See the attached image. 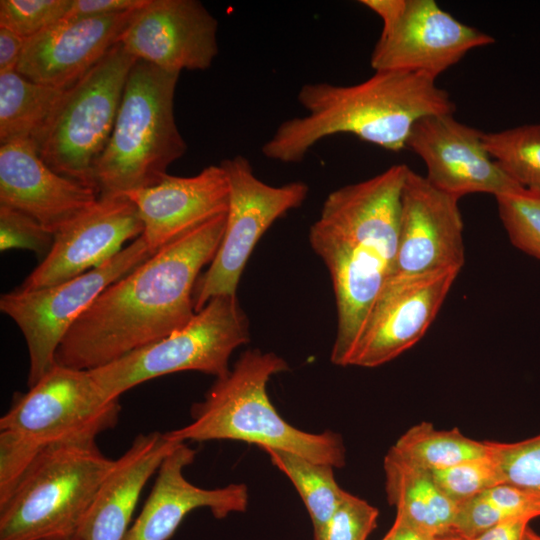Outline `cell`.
Instances as JSON below:
<instances>
[{
    "instance_id": "28",
    "label": "cell",
    "mask_w": 540,
    "mask_h": 540,
    "mask_svg": "<svg viewBox=\"0 0 540 540\" xmlns=\"http://www.w3.org/2000/svg\"><path fill=\"white\" fill-rule=\"evenodd\" d=\"M496 201L511 243L540 260V193L524 189L496 197Z\"/></svg>"
},
{
    "instance_id": "14",
    "label": "cell",
    "mask_w": 540,
    "mask_h": 540,
    "mask_svg": "<svg viewBox=\"0 0 540 540\" xmlns=\"http://www.w3.org/2000/svg\"><path fill=\"white\" fill-rule=\"evenodd\" d=\"M143 230L137 208L127 196L99 195L89 210L54 236L49 253L17 289L53 286L95 269L123 250L128 240L140 237Z\"/></svg>"
},
{
    "instance_id": "35",
    "label": "cell",
    "mask_w": 540,
    "mask_h": 540,
    "mask_svg": "<svg viewBox=\"0 0 540 540\" xmlns=\"http://www.w3.org/2000/svg\"><path fill=\"white\" fill-rule=\"evenodd\" d=\"M506 520L509 519L482 493L457 505L452 533L470 540Z\"/></svg>"
},
{
    "instance_id": "13",
    "label": "cell",
    "mask_w": 540,
    "mask_h": 540,
    "mask_svg": "<svg viewBox=\"0 0 540 540\" xmlns=\"http://www.w3.org/2000/svg\"><path fill=\"white\" fill-rule=\"evenodd\" d=\"M482 134L453 114L429 115L415 123L406 149L424 161L425 177L434 187L458 199L470 193L496 198L524 190L490 156Z\"/></svg>"
},
{
    "instance_id": "38",
    "label": "cell",
    "mask_w": 540,
    "mask_h": 540,
    "mask_svg": "<svg viewBox=\"0 0 540 540\" xmlns=\"http://www.w3.org/2000/svg\"><path fill=\"white\" fill-rule=\"evenodd\" d=\"M27 39L0 27V74L16 71Z\"/></svg>"
},
{
    "instance_id": "5",
    "label": "cell",
    "mask_w": 540,
    "mask_h": 540,
    "mask_svg": "<svg viewBox=\"0 0 540 540\" xmlns=\"http://www.w3.org/2000/svg\"><path fill=\"white\" fill-rule=\"evenodd\" d=\"M179 75L142 60L135 62L112 134L95 165L99 195L153 186L185 154L187 144L174 116Z\"/></svg>"
},
{
    "instance_id": "11",
    "label": "cell",
    "mask_w": 540,
    "mask_h": 540,
    "mask_svg": "<svg viewBox=\"0 0 540 540\" xmlns=\"http://www.w3.org/2000/svg\"><path fill=\"white\" fill-rule=\"evenodd\" d=\"M119 399L108 397L89 370L55 363L25 393H16L0 430L18 432L41 446L95 442L113 429Z\"/></svg>"
},
{
    "instance_id": "34",
    "label": "cell",
    "mask_w": 540,
    "mask_h": 540,
    "mask_svg": "<svg viewBox=\"0 0 540 540\" xmlns=\"http://www.w3.org/2000/svg\"><path fill=\"white\" fill-rule=\"evenodd\" d=\"M44 446L11 430H0V504L15 490Z\"/></svg>"
},
{
    "instance_id": "6",
    "label": "cell",
    "mask_w": 540,
    "mask_h": 540,
    "mask_svg": "<svg viewBox=\"0 0 540 540\" xmlns=\"http://www.w3.org/2000/svg\"><path fill=\"white\" fill-rule=\"evenodd\" d=\"M114 461L96 442L44 446L0 504V540L76 536Z\"/></svg>"
},
{
    "instance_id": "36",
    "label": "cell",
    "mask_w": 540,
    "mask_h": 540,
    "mask_svg": "<svg viewBox=\"0 0 540 540\" xmlns=\"http://www.w3.org/2000/svg\"><path fill=\"white\" fill-rule=\"evenodd\" d=\"M506 519L540 516V494L509 483H501L484 492Z\"/></svg>"
},
{
    "instance_id": "41",
    "label": "cell",
    "mask_w": 540,
    "mask_h": 540,
    "mask_svg": "<svg viewBox=\"0 0 540 540\" xmlns=\"http://www.w3.org/2000/svg\"><path fill=\"white\" fill-rule=\"evenodd\" d=\"M382 540H440L402 516L396 515L395 521Z\"/></svg>"
},
{
    "instance_id": "43",
    "label": "cell",
    "mask_w": 540,
    "mask_h": 540,
    "mask_svg": "<svg viewBox=\"0 0 540 540\" xmlns=\"http://www.w3.org/2000/svg\"><path fill=\"white\" fill-rule=\"evenodd\" d=\"M440 540H467L454 533H449L444 536H440Z\"/></svg>"
},
{
    "instance_id": "27",
    "label": "cell",
    "mask_w": 540,
    "mask_h": 540,
    "mask_svg": "<svg viewBox=\"0 0 540 540\" xmlns=\"http://www.w3.org/2000/svg\"><path fill=\"white\" fill-rule=\"evenodd\" d=\"M494 161L523 188L540 193V124L482 134Z\"/></svg>"
},
{
    "instance_id": "42",
    "label": "cell",
    "mask_w": 540,
    "mask_h": 540,
    "mask_svg": "<svg viewBox=\"0 0 540 540\" xmlns=\"http://www.w3.org/2000/svg\"><path fill=\"white\" fill-rule=\"evenodd\" d=\"M522 540H540V535L535 533L529 526L525 530Z\"/></svg>"
},
{
    "instance_id": "24",
    "label": "cell",
    "mask_w": 540,
    "mask_h": 540,
    "mask_svg": "<svg viewBox=\"0 0 540 540\" xmlns=\"http://www.w3.org/2000/svg\"><path fill=\"white\" fill-rule=\"evenodd\" d=\"M68 88L36 83L17 71L0 74L1 144L31 140L36 145Z\"/></svg>"
},
{
    "instance_id": "8",
    "label": "cell",
    "mask_w": 540,
    "mask_h": 540,
    "mask_svg": "<svg viewBox=\"0 0 540 540\" xmlns=\"http://www.w3.org/2000/svg\"><path fill=\"white\" fill-rule=\"evenodd\" d=\"M136 61L119 42L67 89L36 143L40 157L52 170L98 192L95 165L112 134Z\"/></svg>"
},
{
    "instance_id": "33",
    "label": "cell",
    "mask_w": 540,
    "mask_h": 540,
    "mask_svg": "<svg viewBox=\"0 0 540 540\" xmlns=\"http://www.w3.org/2000/svg\"><path fill=\"white\" fill-rule=\"evenodd\" d=\"M54 235L29 215L0 205V249H27L44 257L49 253Z\"/></svg>"
},
{
    "instance_id": "26",
    "label": "cell",
    "mask_w": 540,
    "mask_h": 540,
    "mask_svg": "<svg viewBox=\"0 0 540 540\" xmlns=\"http://www.w3.org/2000/svg\"><path fill=\"white\" fill-rule=\"evenodd\" d=\"M272 464L295 486L318 532L332 516L345 490L335 480L334 467L318 463L297 454L267 448Z\"/></svg>"
},
{
    "instance_id": "30",
    "label": "cell",
    "mask_w": 540,
    "mask_h": 540,
    "mask_svg": "<svg viewBox=\"0 0 540 540\" xmlns=\"http://www.w3.org/2000/svg\"><path fill=\"white\" fill-rule=\"evenodd\" d=\"M503 482L540 494V434L517 442L487 441Z\"/></svg>"
},
{
    "instance_id": "19",
    "label": "cell",
    "mask_w": 540,
    "mask_h": 540,
    "mask_svg": "<svg viewBox=\"0 0 540 540\" xmlns=\"http://www.w3.org/2000/svg\"><path fill=\"white\" fill-rule=\"evenodd\" d=\"M137 11L64 18L27 39L16 71L36 83L68 88L120 42Z\"/></svg>"
},
{
    "instance_id": "16",
    "label": "cell",
    "mask_w": 540,
    "mask_h": 540,
    "mask_svg": "<svg viewBox=\"0 0 540 540\" xmlns=\"http://www.w3.org/2000/svg\"><path fill=\"white\" fill-rule=\"evenodd\" d=\"M458 200L409 168L401 193L398 251L393 275L413 276L448 269L461 271L465 249Z\"/></svg>"
},
{
    "instance_id": "37",
    "label": "cell",
    "mask_w": 540,
    "mask_h": 540,
    "mask_svg": "<svg viewBox=\"0 0 540 540\" xmlns=\"http://www.w3.org/2000/svg\"><path fill=\"white\" fill-rule=\"evenodd\" d=\"M149 0H72L65 18L107 16L139 10Z\"/></svg>"
},
{
    "instance_id": "17",
    "label": "cell",
    "mask_w": 540,
    "mask_h": 540,
    "mask_svg": "<svg viewBox=\"0 0 540 540\" xmlns=\"http://www.w3.org/2000/svg\"><path fill=\"white\" fill-rule=\"evenodd\" d=\"M217 29V19L198 0H149L120 43L137 60L165 71H203L218 54Z\"/></svg>"
},
{
    "instance_id": "9",
    "label": "cell",
    "mask_w": 540,
    "mask_h": 540,
    "mask_svg": "<svg viewBox=\"0 0 540 540\" xmlns=\"http://www.w3.org/2000/svg\"><path fill=\"white\" fill-rule=\"evenodd\" d=\"M220 165L229 189L225 230L208 269L196 282L195 312L214 297L237 295L241 275L259 239L277 219L301 206L309 193L302 181L282 186L263 182L243 155L226 158Z\"/></svg>"
},
{
    "instance_id": "44",
    "label": "cell",
    "mask_w": 540,
    "mask_h": 540,
    "mask_svg": "<svg viewBox=\"0 0 540 540\" xmlns=\"http://www.w3.org/2000/svg\"><path fill=\"white\" fill-rule=\"evenodd\" d=\"M42 540H80V538L76 535V536H72V537L49 538V539H42Z\"/></svg>"
},
{
    "instance_id": "7",
    "label": "cell",
    "mask_w": 540,
    "mask_h": 540,
    "mask_svg": "<svg viewBox=\"0 0 540 540\" xmlns=\"http://www.w3.org/2000/svg\"><path fill=\"white\" fill-rule=\"evenodd\" d=\"M249 339L248 318L237 295H221L170 335L89 371L108 397L119 399L145 381L180 371L223 377L234 350Z\"/></svg>"
},
{
    "instance_id": "3",
    "label": "cell",
    "mask_w": 540,
    "mask_h": 540,
    "mask_svg": "<svg viewBox=\"0 0 540 540\" xmlns=\"http://www.w3.org/2000/svg\"><path fill=\"white\" fill-rule=\"evenodd\" d=\"M435 81L418 72L375 71L354 85L306 83L297 94L306 113L282 122L261 152L270 160L298 163L316 143L336 134L399 152L418 120L455 111L448 92Z\"/></svg>"
},
{
    "instance_id": "18",
    "label": "cell",
    "mask_w": 540,
    "mask_h": 540,
    "mask_svg": "<svg viewBox=\"0 0 540 540\" xmlns=\"http://www.w3.org/2000/svg\"><path fill=\"white\" fill-rule=\"evenodd\" d=\"M99 193L52 170L31 140L0 146V205L19 210L54 236L89 210Z\"/></svg>"
},
{
    "instance_id": "25",
    "label": "cell",
    "mask_w": 540,
    "mask_h": 540,
    "mask_svg": "<svg viewBox=\"0 0 540 540\" xmlns=\"http://www.w3.org/2000/svg\"><path fill=\"white\" fill-rule=\"evenodd\" d=\"M390 449L402 459L428 471L479 458L489 452L487 441L469 438L456 428L438 430L429 422L409 428Z\"/></svg>"
},
{
    "instance_id": "29",
    "label": "cell",
    "mask_w": 540,
    "mask_h": 540,
    "mask_svg": "<svg viewBox=\"0 0 540 540\" xmlns=\"http://www.w3.org/2000/svg\"><path fill=\"white\" fill-rule=\"evenodd\" d=\"M430 472L440 490L456 504L504 483L489 452L485 456Z\"/></svg>"
},
{
    "instance_id": "2",
    "label": "cell",
    "mask_w": 540,
    "mask_h": 540,
    "mask_svg": "<svg viewBox=\"0 0 540 540\" xmlns=\"http://www.w3.org/2000/svg\"><path fill=\"white\" fill-rule=\"evenodd\" d=\"M406 164L340 187L326 197L309 242L335 294L337 333L331 362L348 366L367 317L396 266Z\"/></svg>"
},
{
    "instance_id": "39",
    "label": "cell",
    "mask_w": 540,
    "mask_h": 540,
    "mask_svg": "<svg viewBox=\"0 0 540 540\" xmlns=\"http://www.w3.org/2000/svg\"><path fill=\"white\" fill-rule=\"evenodd\" d=\"M360 3L382 19L381 35L389 33L396 26L407 6V0H361Z\"/></svg>"
},
{
    "instance_id": "4",
    "label": "cell",
    "mask_w": 540,
    "mask_h": 540,
    "mask_svg": "<svg viewBox=\"0 0 540 540\" xmlns=\"http://www.w3.org/2000/svg\"><path fill=\"white\" fill-rule=\"evenodd\" d=\"M288 369L273 352L242 353L230 371L216 378L204 399L191 408V422L167 431L177 442L235 440L261 449L288 451L312 461L340 468L345 448L337 433H310L295 428L277 412L267 394L270 378Z\"/></svg>"
},
{
    "instance_id": "15",
    "label": "cell",
    "mask_w": 540,
    "mask_h": 540,
    "mask_svg": "<svg viewBox=\"0 0 540 540\" xmlns=\"http://www.w3.org/2000/svg\"><path fill=\"white\" fill-rule=\"evenodd\" d=\"M494 42L492 36L458 21L434 0H407L396 26L380 35L370 63L375 71L418 72L436 80L470 50Z\"/></svg>"
},
{
    "instance_id": "31",
    "label": "cell",
    "mask_w": 540,
    "mask_h": 540,
    "mask_svg": "<svg viewBox=\"0 0 540 540\" xmlns=\"http://www.w3.org/2000/svg\"><path fill=\"white\" fill-rule=\"evenodd\" d=\"M72 0H1L0 27L29 39L63 20Z\"/></svg>"
},
{
    "instance_id": "12",
    "label": "cell",
    "mask_w": 540,
    "mask_h": 540,
    "mask_svg": "<svg viewBox=\"0 0 540 540\" xmlns=\"http://www.w3.org/2000/svg\"><path fill=\"white\" fill-rule=\"evenodd\" d=\"M458 274L448 269L391 276L367 317L348 366L377 367L415 345L436 318Z\"/></svg>"
},
{
    "instance_id": "32",
    "label": "cell",
    "mask_w": 540,
    "mask_h": 540,
    "mask_svg": "<svg viewBox=\"0 0 540 540\" xmlns=\"http://www.w3.org/2000/svg\"><path fill=\"white\" fill-rule=\"evenodd\" d=\"M378 514L376 507L345 491L332 516L314 533L315 540H366Z\"/></svg>"
},
{
    "instance_id": "23",
    "label": "cell",
    "mask_w": 540,
    "mask_h": 540,
    "mask_svg": "<svg viewBox=\"0 0 540 540\" xmlns=\"http://www.w3.org/2000/svg\"><path fill=\"white\" fill-rule=\"evenodd\" d=\"M385 485L396 515L435 535L452 533L457 505L437 486L430 471L389 449L383 462Z\"/></svg>"
},
{
    "instance_id": "40",
    "label": "cell",
    "mask_w": 540,
    "mask_h": 540,
    "mask_svg": "<svg viewBox=\"0 0 540 540\" xmlns=\"http://www.w3.org/2000/svg\"><path fill=\"white\" fill-rule=\"evenodd\" d=\"M530 521L527 518L509 519L470 540H522Z\"/></svg>"
},
{
    "instance_id": "20",
    "label": "cell",
    "mask_w": 540,
    "mask_h": 540,
    "mask_svg": "<svg viewBox=\"0 0 540 540\" xmlns=\"http://www.w3.org/2000/svg\"><path fill=\"white\" fill-rule=\"evenodd\" d=\"M228 181L220 164L189 177L167 175L159 183L122 194L136 206L142 236L154 254L227 212Z\"/></svg>"
},
{
    "instance_id": "10",
    "label": "cell",
    "mask_w": 540,
    "mask_h": 540,
    "mask_svg": "<svg viewBox=\"0 0 540 540\" xmlns=\"http://www.w3.org/2000/svg\"><path fill=\"white\" fill-rule=\"evenodd\" d=\"M151 255L141 235L103 265L73 279L31 291L16 288L1 295V312L15 322L27 345L28 388L56 363L66 333L96 298Z\"/></svg>"
},
{
    "instance_id": "21",
    "label": "cell",
    "mask_w": 540,
    "mask_h": 540,
    "mask_svg": "<svg viewBox=\"0 0 540 540\" xmlns=\"http://www.w3.org/2000/svg\"><path fill=\"white\" fill-rule=\"evenodd\" d=\"M196 450L178 443L157 470L151 492L123 540H168L183 519L198 508H208L218 519L244 512L248 505L245 484L206 489L189 482L183 473Z\"/></svg>"
},
{
    "instance_id": "22",
    "label": "cell",
    "mask_w": 540,
    "mask_h": 540,
    "mask_svg": "<svg viewBox=\"0 0 540 540\" xmlns=\"http://www.w3.org/2000/svg\"><path fill=\"white\" fill-rule=\"evenodd\" d=\"M178 443L166 432L136 436L101 483L77 534L80 540H123L146 483Z\"/></svg>"
},
{
    "instance_id": "1",
    "label": "cell",
    "mask_w": 540,
    "mask_h": 540,
    "mask_svg": "<svg viewBox=\"0 0 540 540\" xmlns=\"http://www.w3.org/2000/svg\"><path fill=\"white\" fill-rule=\"evenodd\" d=\"M225 223L226 213L213 218L108 286L66 333L56 363L96 369L186 325L196 313V282L219 248Z\"/></svg>"
}]
</instances>
